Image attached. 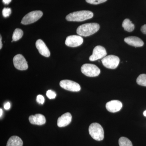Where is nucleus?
<instances>
[{
	"label": "nucleus",
	"instance_id": "3",
	"mask_svg": "<svg viewBox=\"0 0 146 146\" xmlns=\"http://www.w3.org/2000/svg\"><path fill=\"white\" fill-rule=\"evenodd\" d=\"M89 134L93 139L97 141H101L104 138V131L103 128L100 124L92 123L89 126Z\"/></svg>",
	"mask_w": 146,
	"mask_h": 146
},
{
	"label": "nucleus",
	"instance_id": "2",
	"mask_svg": "<svg viewBox=\"0 0 146 146\" xmlns=\"http://www.w3.org/2000/svg\"><path fill=\"white\" fill-rule=\"evenodd\" d=\"M94 16V13L89 11H80L70 13L66 17L68 21L82 22L91 19Z\"/></svg>",
	"mask_w": 146,
	"mask_h": 146
},
{
	"label": "nucleus",
	"instance_id": "24",
	"mask_svg": "<svg viewBox=\"0 0 146 146\" xmlns=\"http://www.w3.org/2000/svg\"><path fill=\"white\" fill-rule=\"evenodd\" d=\"M36 102L39 104H43L45 101L44 98L42 95H39L36 97Z\"/></svg>",
	"mask_w": 146,
	"mask_h": 146
},
{
	"label": "nucleus",
	"instance_id": "7",
	"mask_svg": "<svg viewBox=\"0 0 146 146\" xmlns=\"http://www.w3.org/2000/svg\"><path fill=\"white\" fill-rule=\"evenodd\" d=\"M60 86L65 90L72 92H78L81 89L79 84L68 80H61L60 82Z\"/></svg>",
	"mask_w": 146,
	"mask_h": 146
},
{
	"label": "nucleus",
	"instance_id": "14",
	"mask_svg": "<svg viewBox=\"0 0 146 146\" xmlns=\"http://www.w3.org/2000/svg\"><path fill=\"white\" fill-rule=\"evenodd\" d=\"M29 121L32 124L39 125H43L46 122V118L44 115L40 114L31 115L29 117Z\"/></svg>",
	"mask_w": 146,
	"mask_h": 146
},
{
	"label": "nucleus",
	"instance_id": "11",
	"mask_svg": "<svg viewBox=\"0 0 146 146\" xmlns=\"http://www.w3.org/2000/svg\"><path fill=\"white\" fill-rule=\"evenodd\" d=\"M123 107L121 102L119 100H111L106 103V105L108 111L112 113L119 112Z\"/></svg>",
	"mask_w": 146,
	"mask_h": 146
},
{
	"label": "nucleus",
	"instance_id": "20",
	"mask_svg": "<svg viewBox=\"0 0 146 146\" xmlns=\"http://www.w3.org/2000/svg\"><path fill=\"white\" fill-rule=\"evenodd\" d=\"M136 82L138 85L146 86V74H141L138 76Z\"/></svg>",
	"mask_w": 146,
	"mask_h": 146
},
{
	"label": "nucleus",
	"instance_id": "18",
	"mask_svg": "<svg viewBox=\"0 0 146 146\" xmlns=\"http://www.w3.org/2000/svg\"><path fill=\"white\" fill-rule=\"evenodd\" d=\"M23 35V32L20 29H16L13 32L12 39L14 42L18 41L22 38Z\"/></svg>",
	"mask_w": 146,
	"mask_h": 146
},
{
	"label": "nucleus",
	"instance_id": "10",
	"mask_svg": "<svg viewBox=\"0 0 146 146\" xmlns=\"http://www.w3.org/2000/svg\"><path fill=\"white\" fill-rule=\"evenodd\" d=\"M83 39L80 35H73L66 38L65 44L66 46L70 47H76L80 46L83 43Z\"/></svg>",
	"mask_w": 146,
	"mask_h": 146
},
{
	"label": "nucleus",
	"instance_id": "29",
	"mask_svg": "<svg viewBox=\"0 0 146 146\" xmlns=\"http://www.w3.org/2000/svg\"><path fill=\"white\" fill-rule=\"evenodd\" d=\"M3 114V110L1 108L0 109V117H1L2 115Z\"/></svg>",
	"mask_w": 146,
	"mask_h": 146
},
{
	"label": "nucleus",
	"instance_id": "26",
	"mask_svg": "<svg viewBox=\"0 0 146 146\" xmlns=\"http://www.w3.org/2000/svg\"><path fill=\"white\" fill-rule=\"evenodd\" d=\"M11 107V105L10 103L8 102L7 103L5 104L4 105V108L6 110H9V108H10Z\"/></svg>",
	"mask_w": 146,
	"mask_h": 146
},
{
	"label": "nucleus",
	"instance_id": "4",
	"mask_svg": "<svg viewBox=\"0 0 146 146\" xmlns=\"http://www.w3.org/2000/svg\"><path fill=\"white\" fill-rule=\"evenodd\" d=\"M82 72L87 76L94 77L99 75L100 70L96 65L92 64H84L81 68Z\"/></svg>",
	"mask_w": 146,
	"mask_h": 146
},
{
	"label": "nucleus",
	"instance_id": "16",
	"mask_svg": "<svg viewBox=\"0 0 146 146\" xmlns=\"http://www.w3.org/2000/svg\"><path fill=\"white\" fill-rule=\"evenodd\" d=\"M23 141L20 137L12 136L9 139L6 146H23Z\"/></svg>",
	"mask_w": 146,
	"mask_h": 146
},
{
	"label": "nucleus",
	"instance_id": "12",
	"mask_svg": "<svg viewBox=\"0 0 146 146\" xmlns=\"http://www.w3.org/2000/svg\"><path fill=\"white\" fill-rule=\"evenodd\" d=\"M36 47L39 51V53L43 56L48 57L50 56V53L46 45L42 39H39L36 41Z\"/></svg>",
	"mask_w": 146,
	"mask_h": 146
},
{
	"label": "nucleus",
	"instance_id": "8",
	"mask_svg": "<svg viewBox=\"0 0 146 146\" xmlns=\"http://www.w3.org/2000/svg\"><path fill=\"white\" fill-rule=\"evenodd\" d=\"M14 67L20 70H26L28 68L27 62L22 55H16L13 58Z\"/></svg>",
	"mask_w": 146,
	"mask_h": 146
},
{
	"label": "nucleus",
	"instance_id": "17",
	"mask_svg": "<svg viewBox=\"0 0 146 146\" xmlns=\"http://www.w3.org/2000/svg\"><path fill=\"white\" fill-rule=\"evenodd\" d=\"M122 26L125 30L129 32L133 31L135 28L134 25L129 19H125L123 21Z\"/></svg>",
	"mask_w": 146,
	"mask_h": 146
},
{
	"label": "nucleus",
	"instance_id": "27",
	"mask_svg": "<svg viewBox=\"0 0 146 146\" xmlns=\"http://www.w3.org/2000/svg\"><path fill=\"white\" fill-rule=\"evenodd\" d=\"M3 2L5 4H9L11 1V0H3Z\"/></svg>",
	"mask_w": 146,
	"mask_h": 146
},
{
	"label": "nucleus",
	"instance_id": "30",
	"mask_svg": "<svg viewBox=\"0 0 146 146\" xmlns=\"http://www.w3.org/2000/svg\"><path fill=\"white\" fill-rule=\"evenodd\" d=\"M143 115L144 116H145V117H146V110L144 111L143 112Z\"/></svg>",
	"mask_w": 146,
	"mask_h": 146
},
{
	"label": "nucleus",
	"instance_id": "22",
	"mask_svg": "<svg viewBox=\"0 0 146 146\" xmlns=\"http://www.w3.org/2000/svg\"><path fill=\"white\" fill-rule=\"evenodd\" d=\"M56 94L54 91L52 90H48L46 92V96L50 99H53L56 97Z\"/></svg>",
	"mask_w": 146,
	"mask_h": 146
},
{
	"label": "nucleus",
	"instance_id": "19",
	"mask_svg": "<svg viewBox=\"0 0 146 146\" xmlns=\"http://www.w3.org/2000/svg\"><path fill=\"white\" fill-rule=\"evenodd\" d=\"M119 146H133L131 141L126 137H122L119 140Z\"/></svg>",
	"mask_w": 146,
	"mask_h": 146
},
{
	"label": "nucleus",
	"instance_id": "25",
	"mask_svg": "<svg viewBox=\"0 0 146 146\" xmlns=\"http://www.w3.org/2000/svg\"><path fill=\"white\" fill-rule=\"evenodd\" d=\"M141 31L143 34L146 35V25H144L141 27Z\"/></svg>",
	"mask_w": 146,
	"mask_h": 146
},
{
	"label": "nucleus",
	"instance_id": "13",
	"mask_svg": "<svg viewBox=\"0 0 146 146\" xmlns=\"http://www.w3.org/2000/svg\"><path fill=\"white\" fill-rule=\"evenodd\" d=\"M72 119V116L70 113L67 112L58 118L57 125L59 127H64L70 123Z\"/></svg>",
	"mask_w": 146,
	"mask_h": 146
},
{
	"label": "nucleus",
	"instance_id": "28",
	"mask_svg": "<svg viewBox=\"0 0 146 146\" xmlns=\"http://www.w3.org/2000/svg\"><path fill=\"white\" fill-rule=\"evenodd\" d=\"M2 48V37L1 36H0V49H1Z\"/></svg>",
	"mask_w": 146,
	"mask_h": 146
},
{
	"label": "nucleus",
	"instance_id": "6",
	"mask_svg": "<svg viewBox=\"0 0 146 146\" xmlns=\"http://www.w3.org/2000/svg\"><path fill=\"white\" fill-rule=\"evenodd\" d=\"M43 16V12L41 11H31L24 16L21 23L24 25L33 23L39 20Z\"/></svg>",
	"mask_w": 146,
	"mask_h": 146
},
{
	"label": "nucleus",
	"instance_id": "1",
	"mask_svg": "<svg viewBox=\"0 0 146 146\" xmlns=\"http://www.w3.org/2000/svg\"><path fill=\"white\" fill-rule=\"evenodd\" d=\"M100 25L96 23L83 24L77 29V33L80 36H90L96 33L100 29Z\"/></svg>",
	"mask_w": 146,
	"mask_h": 146
},
{
	"label": "nucleus",
	"instance_id": "5",
	"mask_svg": "<svg viewBox=\"0 0 146 146\" xmlns=\"http://www.w3.org/2000/svg\"><path fill=\"white\" fill-rule=\"evenodd\" d=\"M102 62L106 68L108 69H115L119 65L120 59L116 56L110 55L102 58Z\"/></svg>",
	"mask_w": 146,
	"mask_h": 146
},
{
	"label": "nucleus",
	"instance_id": "9",
	"mask_svg": "<svg viewBox=\"0 0 146 146\" xmlns=\"http://www.w3.org/2000/svg\"><path fill=\"white\" fill-rule=\"evenodd\" d=\"M107 55L106 50L104 47L101 46H97L93 50V54L89 57V60L94 61L101 59L106 56Z\"/></svg>",
	"mask_w": 146,
	"mask_h": 146
},
{
	"label": "nucleus",
	"instance_id": "15",
	"mask_svg": "<svg viewBox=\"0 0 146 146\" xmlns=\"http://www.w3.org/2000/svg\"><path fill=\"white\" fill-rule=\"evenodd\" d=\"M124 41L128 44L134 47H142L143 46L144 42L139 37L135 36H130L126 37Z\"/></svg>",
	"mask_w": 146,
	"mask_h": 146
},
{
	"label": "nucleus",
	"instance_id": "23",
	"mask_svg": "<svg viewBox=\"0 0 146 146\" xmlns=\"http://www.w3.org/2000/svg\"><path fill=\"white\" fill-rule=\"evenodd\" d=\"M11 9L9 8H4L3 9L2 14L3 16L5 18L8 17L11 14Z\"/></svg>",
	"mask_w": 146,
	"mask_h": 146
},
{
	"label": "nucleus",
	"instance_id": "21",
	"mask_svg": "<svg viewBox=\"0 0 146 146\" xmlns=\"http://www.w3.org/2000/svg\"><path fill=\"white\" fill-rule=\"evenodd\" d=\"M107 0H86V2L89 3L93 5H98L105 2Z\"/></svg>",
	"mask_w": 146,
	"mask_h": 146
}]
</instances>
